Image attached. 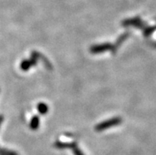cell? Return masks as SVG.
<instances>
[{
	"label": "cell",
	"mask_w": 156,
	"mask_h": 155,
	"mask_svg": "<svg viewBox=\"0 0 156 155\" xmlns=\"http://www.w3.org/2000/svg\"><path fill=\"white\" fill-rule=\"evenodd\" d=\"M71 148H73V152L75 155H84L83 152H82L81 150L77 147V146H76L75 144H71Z\"/></svg>",
	"instance_id": "2"
},
{
	"label": "cell",
	"mask_w": 156,
	"mask_h": 155,
	"mask_svg": "<svg viewBox=\"0 0 156 155\" xmlns=\"http://www.w3.org/2000/svg\"><path fill=\"white\" fill-rule=\"evenodd\" d=\"M38 126V119L37 118H34L33 122H32L31 127L33 128V129H36V128H37Z\"/></svg>",
	"instance_id": "4"
},
{
	"label": "cell",
	"mask_w": 156,
	"mask_h": 155,
	"mask_svg": "<svg viewBox=\"0 0 156 155\" xmlns=\"http://www.w3.org/2000/svg\"><path fill=\"white\" fill-rule=\"evenodd\" d=\"M120 119L117 118V119H113V120H111L109 121H107L106 123H103V124H100L97 127L98 131H102L103 129H105L106 128L109 127V126H113L116 125V124H118L120 123Z\"/></svg>",
	"instance_id": "1"
},
{
	"label": "cell",
	"mask_w": 156,
	"mask_h": 155,
	"mask_svg": "<svg viewBox=\"0 0 156 155\" xmlns=\"http://www.w3.org/2000/svg\"><path fill=\"white\" fill-rule=\"evenodd\" d=\"M38 108H39V112H41V113H42V114L45 113V112L48 111L47 106H46L44 104H39V106H38Z\"/></svg>",
	"instance_id": "3"
}]
</instances>
